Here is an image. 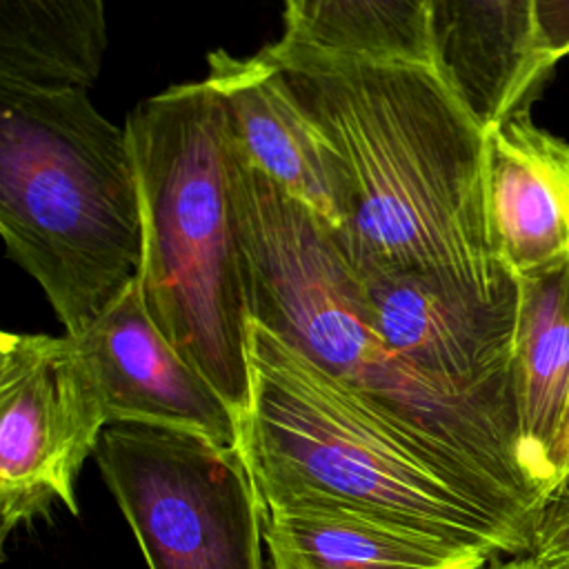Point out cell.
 I'll use <instances>...</instances> for the list:
<instances>
[{"label": "cell", "instance_id": "1", "mask_svg": "<svg viewBox=\"0 0 569 569\" xmlns=\"http://www.w3.org/2000/svg\"><path fill=\"white\" fill-rule=\"evenodd\" d=\"M229 162L251 322L325 373L525 556L542 496L518 416L447 391L398 358L331 229L231 147Z\"/></svg>", "mask_w": 569, "mask_h": 569}, {"label": "cell", "instance_id": "2", "mask_svg": "<svg viewBox=\"0 0 569 569\" xmlns=\"http://www.w3.org/2000/svg\"><path fill=\"white\" fill-rule=\"evenodd\" d=\"M327 138L345 182L333 233L353 271L429 278L482 302L518 300L485 213V133L431 64L264 47Z\"/></svg>", "mask_w": 569, "mask_h": 569}, {"label": "cell", "instance_id": "3", "mask_svg": "<svg viewBox=\"0 0 569 569\" xmlns=\"http://www.w3.org/2000/svg\"><path fill=\"white\" fill-rule=\"evenodd\" d=\"M153 325L242 422L251 398L249 298L222 109L211 87L173 84L127 118Z\"/></svg>", "mask_w": 569, "mask_h": 569}, {"label": "cell", "instance_id": "4", "mask_svg": "<svg viewBox=\"0 0 569 569\" xmlns=\"http://www.w3.org/2000/svg\"><path fill=\"white\" fill-rule=\"evenodd\" d=\"M0 233L71 338L138 278L142 216L127 129L87 91L0 84Z\"/></svg>", "mask_w": 569, "mask_h": 569}, {"label": "cell", "instance_id": "5", "mask_svg": "<svg viewBox=\"0 0 569 569\" xmlns=\"http://www.w3.org/2000/svg\"><path fill=\"white\" fill-rule=\"evenodd\" d=\"M238 449L262 513H331L496 558L507 536L258 322Z\"/></svg>", "mask_w": 569, "mask_h": 569}, {"label": "cell", "instance_id": "6", "mask_svg": "<svg viewBox=\"0 0 569 569\" xmlns=\"http://www.w3.org/2000/svg\"><path fill=\"white\" fill-rule=\"evenodd\" d=\"M93 456L149 569H264V513L238 447L113 422Z\"/></svg>", "mask_w": 569, "mask_h": 569}, {"label": "cell", "instance_id": "7", "mask_svg": "<svg viewBox=\"0 0 569 569\" xmlns=\"http://www.w3.org/2000/svg\"><path fill=\"white\" fill-rule=\"evenodd\" d=\"M109 425L71 336H0L2 540L53 502L78 516L76 478Z\"/></svg>", "mask_w": 569, "mask_h": 569}, {"label": "cell", "instance_id": "8", "mask_svg": "<svg viewBox=\"0 0 569 569\" xmlns=\"http://www.w3.org/2000/svg\"><path fill=\"white\" fill-rule=\"evenodd\" d=\"M353 273L376 331L398 358L447 391L518 416L511 378L518 300L482 302L416 273Z\"/></svg>", "mask_w": 569, "mask_h": 569}, {"label": "cell", "instance_id": "9", "mask_svg": "<svg viewBox=\"0 0 569 569\" xmlns=\"http://www.w3.org/2000/svg\"><path fill=\"white\" fill-rule=\"evenodd\" d=\"M73 342L98 387L109 425L184 429L238 447L240 425L233 409L153 325L138 278Z\"/></svg>", "mask_w": 569, "mask_h": 569}, {"label": "cell", "instance_id": "10", "mask_svg": "<svg viewBox=\"0 0 569 569\" xmlns=\"http://www.w3.org/2000/svg\"><path fill=\"white\" fill-rule=\"evenodd\" d=\"M207 64L204 82L222 109L231 151L338 233L347 213L338 160L278 64L264 49L249 58L216 49Z\"/></svg>", "mask_w": 569, "mask_h": 569}, {"label": "cell", "instance_id": "11", "mask_svg": "<svg viewBox=\"0 0 569 569\" xmlns=\"http://www.w3.org/2000/svg\"><path fill=\"white\" fill-rule=\"evenodd\" d=\"M431 67L478 124L529 113L553 56L536 0H429Z\"/></svg>", "mask_w": 569, "mask_h": 569}, {"label": "cell", "instance_id": "12", "mask_svg": "<svg viewBox=\"0 0 569 569\" xmlns=\"http://www.w3.org/2000/svg\"><path fill=\"white\" fill-rule=\"evenodd\" d=\"M485 213L491 249L513 278L569 262V142L529 113L485 133Z\"/></svg>", "mask_w": 569, "mask_h": 569}, {"label": "cell", "instance_id": "13", "mask_svg": "<svg viewBox=\"0 0 569 569\" xmlns=\"http://www.w3.org/2000/svg\"><path fill=\"white\" fill-rule=\"evenodd\" d=\"M516 280L511 378L525 465L545 500L569 418V262Z\"/></svg>", "mask_w": 569, "mask_h": 569}, {"label": "cell", "instance_id": "14", "mask_svg": "<svg viewBox=\"0 0 569 569\" xmlns=\"http://www.w3.org/2000/svg\"><path fill=\"white\" fill-rule=\"evenodd\" d=\"M273 569H480L489 556L367 520L331 513H264Z\"/></svg>", "mask_w": 569, "mask_h": 569}, {"label": "cell", "instance_id": "15", "mask_svg": "<svg viewBox=\"0 0 569 569\" xmlns=\"http://www.w3.org/2000/svg\"><path fill=\"white\" fill-rule=\"evenodd\" d=\"M107 18L100 0H2L0 84L87 91L100 73Z\"/></svg>", "mask_w": 569, "mask_h": 569}, {"label": "cell", "instance_id": "16", "mask_svg": "<svg viewBox=\"0 0 569 569\" xmlns=\"http://www.w3.org/2000/svg\"><path fill=\"white\" fill-rule=\"evenodd\" d=\"M280 42L360 62L431 64L429 0H289Z\"/></svg>", "mask_w": 569, "mask_h": 569}, {"label": "cell", "instance_id": "17", "mask_svg": "<svg viewBox=\"0 0 569 569\" xmlns=\"http://www.w3.org/2000/svg\"><path fill=\"white\" fill-rule=\"evenodd\" d=\"M529 558L545 569H569V469L540 502Z\"/></svg>", "mask_w": 569, "mask_h": 569}, {"label": "cell", "instance_id": "18", "mask_svg": "<svg viewBox=\"0 0 569 569\" xmlns=\"http://www.w3.org/2000/svg\"><path fill=\"white\" fill-rule=\"evenodd\" d=\"M538 16L545 31V38L553 51V56L560 60L569 53V2H540Z\"/></svg>", "mask_w": 569, "mask_h": 569}, {"label": "cell", "instance_id": "19", "mask_svg": "<svg viewBox=\"0 0 569 569\" xmlns=\"http://www.w3.org/2000/svg\"><path fill=\"white\" fill-rule=\"evenodd\" d=\"M569 469V418L560 438V447H558V456H556V482L562 478V473Z\"/></svg>", "mask_w": 569, "mask_h": 569}, {"label": "cell", "instance_id": "20", "mask_svg": "<svg viewBox=\"0 0 569 569\" xmlns=\"http://www.w3.org/2000/svg\"><path fill=\"white\" fill-rule=\"evenodd\" d=\"M489 569H545V567L536 565V562L529 560V558H516V560H511V562L493 565V567H489Z\"/></svg>", "mask_w": 569, "mask_h": 569}]
</instances>
